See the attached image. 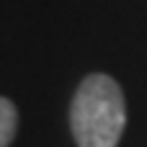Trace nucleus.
Listing matches in <instances>:
<instances>
[{
  "instance_id": "obj_1",
  "label": "nucleus",
  "mask_w": 147,
  "mask_h": 147,
  "mask_svg": "<svg viewBox=\"0 0 147 147\" xmlns=\"http://www.w3.org/2000/svg\"><path fill=\"white\" fill-rule=\"evenodd\" d=\"M127 129V98L106 72L80 80L70 103V132L78 147H119Z\"/></svg>"
},
{
  "instance_id": "obj_2",
  "label": "nucleus",
  "mask_w": 147,
  "mask_h": 147,
  "mask_svg": "<svg viewBox=\"0 0 147 147\" xmlns=\"http://www.w3.org/2000/svg\"><path fill=\"white\" fill-rule=\"evenodd\" d=\"M18 132V109L10 98L0 96V147H8Z\"/></svg>"
}]
</instances>
